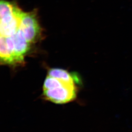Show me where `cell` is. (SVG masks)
<instances>
[{
    "instance_id": "obj_1",
    "label": "cell",
    "mask_w": 132,
    "mask_h": 132,
    "mask_svg": "<svg viewBox=\"0 0 132 132\" xmlns=\"http://www.w3.org/2000/svg\"><path fill=\"white\" fill-rule=\"evenodd\" d=\"M77 89L75 83L65 82L48 76L43 87V96L45 100L54 104H63L75 100Z\"/></svg>"
},
{
    "instance_id": "obj_2",
    "label": "cell",
    "mask_w": 132,
    "mask_h": 132,
    "mask_svg": "<svg viewBox=\"0 0 132 132\" xmlns=\"http://www.w3.org/2000/svg\"><path fill=\"white\" fill-rule=\"evenodd\" d=\"M20 28L25 38L30 43H34L37 40L40 35L41 30L35 11L29 13L23 12Z\"/></svg>"
},
{
    "instance_id": "obj_3",
    "label": "cell",
    "mask_w": 132,
    "mask_h": 132,
    "mask_svg": "<svg viewBox=\"0 0 132 132\" xmlns=\"http://www.w3.org/2000/svg\"><path fill=\"white\" fill-rule=\"evenodd\" d=\"M11 37L14 43L15 53L20 60L24 62V55L29 50L30 43L25 38L20 27Z\"/></svg>"
},
{
    "instance_id": "obj_4",
    "label": "cell",
    "mask_w": 132,
    "mask_h": 132,
    "mask_svg": "<svg viewBox=\"0 0 132 132\" xmlns=\"http://www.w3.org/2000/svg\"><path fill=\"white\" fill-rule=\"evenodd\" d=\"M0 53H1V62L3 64H15L13 56L10 53L5 42V38L1 36L0 39Z\"/></svg>"
},
{
    "instance_id": "obj_5",
    "label": "cell",
    "mask_w": 132,
    "mask_h": 132,
    "mask_svg": "<svg viewBox=\"0 0 132 132\" xmlns=\"http://www.w3.org/2000/svg\"><path fill=\"white\" fill-rule=\"evenodd\" d=\"M48 76L59 79L65 82L75 83V80L67 71L60 69H52L48 71Z\"/></svg>"
}]
</instances>
